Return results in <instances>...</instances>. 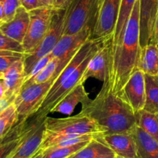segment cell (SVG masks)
<instances>
[{
	"instance_id": "obj_35",
	"label": "cell",
	"mask_w": 158,
	"mask_h": 158,
	"mask_svg": "<svg viewBox=\"0 0 158 158\" xmlns=\"http://www.w3.org/2000/svg\"><path fill=\"white\" fill-rule=\"evenodd\" d=\"M15 99H7V98H3L2 100H0V113L3 111L6 108H7L10 104L14 102Z\"/></svg>"
},
{
	"instance_id": "obj_25",
	"label": "cell",
	"mask_w": 158,
	"mask_h": 158,
	"mask_svg": "<svg viewBox=\"0 0 158 158\" xmlns=\"http://www.w3.org/2000/svg\"><path fill=\"white\" fill-rule=\"evenodd\" d=\"M146 102L143 109L158 113V76L144 74Z\"/></svg>"
},
{
	"instance_id": "obj_28",
	"label": "cell",
	"mask_w": 158,
	"mask_h": 158,
	"mask_svg": "<svg viewBox=\"0 0 158 158\" xmlns=\"http://www.w3.org/2000/svg\"><path fill=\"white\" fill-rule=\"evenodd\" d=\"M24 57L25 54L21 53L0 50V72L4 73L11 65Z\"/></svg>"
},
{
	"instance_id": "obj_22",
	"label": "cell",
	"mask_w": 158,
	"mask_h": 158,
	"mask_svg": "<svg viewBox=\"0 0 158 158\" xmlns=\"http://www.w3.org/2000/svg\"><path fill=\"white\" fill-rule=\"evenodd\" d=\"M136 2L137 0H121L115 30L112 37L113 49H114L122 41L128 20L131 17Z\"/></svg>"
},
{
	"instance_id": "obj_11",
	"label": "cell",
	"mask_w": 158,
	"mask_h": 158,
	"mask_svg": "<svg viewBox=\"0 0 158 158\" xmlns=\"http://www.w3.org/2000/svg\"><path fill=\"white\" fill-rule=\"evenodd\" d=\"M117 95L132 108L134 113L143 109L146 102V88L143 72L139 69L135 71Z\"/></svg>"
},
{
	"instance_id": "obj_15",
	"label": "cell",
	"mask_w": 158,
	"mask_h": 158,
	"mask_svg": "<svg viewBox=\"0 0 158 158\" xmlns=\"http://www.w3.org/2000/svg\"><path fill=\"white\" fill-rule=\"evenodd\" d=\"M23 59L17 60L3 73L5 97L7 99H15L26 81Z\"/></svg>"
},
{
	"instance_id": "obj_23",
	"label": "cell",
	"mask_w": 158,
	"mask_h": 158,
	"mask_svg": "<svg viewBox=\"0 0 158 158\" xmlns=\"http://www.w3.org/2000/svg\"><path fill=\"white\" fill-rule=\"evenodd\" d=\"M89 141H84L70 147H51L43 150H38L31 158H68L85 147Z\"/></svg>"
},
{
	"instance_id": "obj_36",
	"label": "cell",
	"mask_w": 158,
	"mask_h": 158,
	"mask_svg": "<svg viewBox=\"0 0 158 158\" xmlns=\"http://www.w3.org/2000/svg\"><path fill=\"white\" fill-rule=\"evenodd\" d=\"M5 98V87L2 80L0 81V100Z\"/></svg>"
},
{
	"instance_id": "obj_31",
	"label": "cell",
	"mask_w": 158,
	"mask_h": 158,
	"mask_svg": "<svg viewBox=\"0 0 158 158\" xmlns=\"http://www.w3.org/2000/svg\"><path fill=\"white\" fill-rule=\"evenodd\" d=\"M52 58H53V56H52V54H48V55L45 56V57H43V58L40 59V60H39V61L37 62L35 65H34V67L32 68V71H30V73L29 74V75L26 77V81L28 80V79L31 78V77H32L33 76H35L36 74H38L40 71H41L42 70H43V68L46 67V65L47 64L49 63V62L50 61Z\"/></svg>"
},
{
	"instance_id": "obj_9",
	"label": "cell",
	"mask_w": 158,
	"mask_h": 158,
	"mask_svg": "<svg viewBox=\"0 0 158 158\" xmlns=\"http://www.w3.org/2000/svg\"><path fill=\"white\" fill-rule=\"evenodd\" d=\"M45 118L31 116L24 135L9 158H31L40 149L45 134Z\"/></svg>"
},
{
	"instance_id": "obj_30",
	"label": "cell",
	"mask_w": 158,
	"mask_h": 158,
	"mask_svg": "<svg viewBox=\"0 0 158 158\" xmlns=\"http://www.w3.org/2000/svg\"><path fill=\"white\" fill-rule=\"evenodd\" d=\"M4 13L5 23L12 20L16 11L21 6L19 0H0Z\"/></svg>"
},
{
	"instance_id": "obj_18",
	"label": "cell",
	"mask_w": 158,
	"mask_h": 158,
	"mask_svg": "<svg viewBox=\"0 0 158 158\" xmlns=\"http://www.w3.org/2000/svg\"><path fill=\"white\" fill-rule=\"evenodd\" d=\"M29 119H19L18 123L0 139V158H9L16 149L26 131Z\"/></svg>"
},
{
	"instance_id": "obj_20",
	"label": "cell",
	"mask_w": 158,
	"mask_h": 158,
	"mask_svg": "<svg viewBox=\"0 0 158 158\" xmlns=\"http://www.w3.org/2000/svg\"><path fill=\"white\" fill-rule=\"evenodd\" d=\"M117 155L98 136L68 158H114Z\"/></svg>"
},
{
	"instance_id": "obj_17",
	"label": "cell",
	"mask_w": 158,
	"mask_h": 158,
	"mask_svg": "<svg viewBox=\"0 0 158 158\" xmlns=\"http://www.w3.org/2000/svg\"><path fill=\"white\" fill-rule=\"evenodd\" d=\"M89 94L85 90L83 84L81 83L68 93L55 107L52 109V112H60L62 114L70 116L73 112L76 106L79 103L82 105L86 103L89 100Z\"/></svg>"
},
{
	"instance_id": "obj_19",
	"label": "cell",
	"mask_w": 158,
	"mask_h": 158,
	"mask_svg": "<svg viewBox=\"0 0 158 158\" xmlns=\"http://www.w3.org/2000/svg\"><path fill=\"white\" fill-rule=\"evenodd\" d=\"M132 133L137 147V158H158V142L136 125Z\"/></svg>"
},
{
	"instance_id": "obj_6",
	"label": "cell",
	"mask_w": 158,
	"mask_h": 158,
	"mask_svg": "<svg viewBox=\"0 0 158 158\" xmlns=\"http://www.w3.org/2000/svg\"><path fill=\"white\" fill-rule=\"evenodd\" d=\"M65 18H66V9H55L51 20L50 26L46 35L33 53L29 55H25L23 62H24V69L26 77L32 71L34 65L40 59L52 53L59 40L63 37Z\"/></svg>"
},
{
	"instance_id": "obj_8",
	"label": "cell",
	"mask_w": 158,
	"mask_h": 158,
	"mask_svg": "<svg viewBox=\"0 0 158 158\" xmlns=\"http://www.w3.org/2000/svg\"><path fill=\"white\" fill-rule=\"evenodd\" d=\"M55 9L53 7L38 8L29 11V25L23 40L25 55L34 52L48 33Z\"/></svg>"
},
{
	"instance_id": "obj_33",
	"label": "cell",
	"mask_w": 158,
	"mask_h": 158,
	"mask_svg": "<svg viewBox=\"0 0 158 158\" xmlns=\"http://www.w3.org/2000/svg\"><path fill=\"white\" fill-rule=\"evenodd\" d=\"M72 1L73 0H53L52 7L57 9H66Z\"/></svg>"
},
{
	"instance_id": "obj_12",
	"label": "cell",
	"mask_w": 158,
	"mask_h": 158,
	"mask_svg": "<svg viewBox=\"0 0 158 158\" xmlns=\"http://www.w3.org/2000/svg\"><path fill=\"white\" fill-rule=\"evenodd\" d=\"M140 47L151 43L158 12V0H139Z\"/></svg>"
},
{
	"instance_id": "obj_14",
	"label": "cell",
	"mask_w": 158,
	"mask_h": 158,
	"mask_svg": "<svg viewBox=\"0 0 158 158\" xmlns=\"http://www.w3.org/2000/svg\"><path fill=\"white\" fill-rule=\"evenodd\" d=\"M98 136L117 156L124 158H137V147L132 133Z\"/></svg>"
},
{
	"instance_id": "obj_5",
	"label": "cell",
	"mask_w": 158,
	"mask_h": 158,
	"mask_svg": "<svg viewBox=\"0 0 158 158\" xmlns=\"http://www.w3.org/2000/svg\"><path fill=\"white\" fill-rule=\"evenodd\" d=\"M84 135L103 136V132L92 119L81 113L66 118L46 116L45 119L44 137Z\"/></svg>"
},
{
	"instance_id": "obj_4",
	"label": "cell",
	"mask_w": 158,
	"mask_h": 158,
	"mask_svg": "<svg viewBox=\"0 0 158 158\" xmlns=\"http://www.w3.org/2000/svg\"><path fill=\"white\" fill-rule=\"evenodd\" d=\"M76 53L77 52H74L73 54L72 53L64 58L61 59L57 71L49 81L35 85H23L13 102L19 119H29L36 112L52 85H53L57 76L75 55Z\"/></svg>"
},
{
	"instance_id": "obj_2",
	"label": "cell",
	"mask_w": 158,
	"mask_h": 158,
	"mask_svg": "<svg viewBox=\"0 0 158 158\" xmlns=\"http://www.w3.org/2000/svg\"><path fill=\"white\" fill-rule=\"evenodd\" d=\"M140 2L137 0L128 20L122 41L113 49L109 79L110 91L118 94L131 76L137 71L140 55Z\"/></svg>"
},
{
	"instance_id": "obj_34",
	"label": "cell",
	"mask_w": 158,
	"mask_h": 158,
	"mask_svg": "<svg viewBox=\"0 0 158 158\" xmlns=\"http://www.w3.org/2000/svg\"><path fill=\"white\" fill-rule=\"evenodd\" d=\"M151 43L158 44V12L157 14V17H156L155 23H154V31H153V37Z\"/></svg>"
},
{
	"instance_id": "obj_32",
	"label": "cell",
	"mask_w": 158,
	"mask_h": 158,
	"mask_svg": "<svg viewBox=\"0 0 158 158\" xmlns=\"http://www.w3.org/2000/svg\"><path fill=\"white\" fill-rule=\"evenodd\" d=\"M21 6L24 7L28 12L38 8L44 7L41 0H19Z\"/></svg>"
},
{
	"instance_id": "obj_24",
	"label": "cell",
	"mask_w": 158,
	"mask_h": 158,
	"mask_svg": "<svg viewBox=\"0 0 158 158\" xmlns=\"http://www.w3.org/2000/svg\"><path fill=\"white\" fill-rule=\"evenodd\" d=\"M136 125L158 142V113L142 109L135 113Z\"/></svg>"
},
{
	"instance_id": "obj_29",
	"label": "cell",
	"mask_w": 158,
	"mask_h": 158,
	"mask_svg": "<svg viewBox=\"0 0 158 158\" xmlns=\"http://www.w3.org/2000/svg\"><path fill=\"white\" fill-rule=\"evenodd\" d=\"M0 50L12 51L25 54L24 49L21 43L9 38L0 31Z\"/></svg>"
},
{
	"instance_id": "obj_10",
	"label": "cell",
	"mask_w": 158,
	"mask_h": 158,
	"mask_svg": "<svg viewBox=\"0 0 158 158\" xmlns=\"http://www.w3.org/2000/svg\"><path fill=\"white\" fill-rule=\"evenodd\" d=\"M112 37H108L88 64L83 74L82 82L84 83L89 77H94L106 82L109 79L112 62Z\"/></svg>"
},
{
	"instance_id": "obj_39",
	"label": "cell",
	"mask_w": 158,
	"mask_h": 158,
	"mask_svg": "<svg viewBox=\"0 0 158 158\" xmlns=\"http://www.w3.org/2000/svg\"><path fill=\"white\" fill-rule=\"evenodd\" d=\"M114 158H124V157H122V156H114Z\"/></svg>"
},
{
	"instance_id": "obj_21",
	"label": "cell",
	"mask_w": 158,
	"mask_h": 158,
	"mask_svg": "<svg viewBox=\"0 0 158 158\" xmlns=\"http://www.w3.org/2000/svg\"><path fill=\"white\" fill-rule=\"evenodd\" d=\"M137 68L144 74L158 76V47L156 43H148L140 47Z\"/></svg>"
},
{
	"instance_id": "obj_16",
	"label": "cell",
	"mask_w": 158,
	"mask_h": 158,
	"mask_svg": "<svg viewBox=\"0 0 158 158\" xmlns=\"http://www.w3.org/2000/svg\"><path fill=\"white\" fill-rule=\"evenodd\" d=\"M29 25V13L24 7L20 6L15 16L0 27V31L9 38L23 43Z\"/></svg>"
},
{
	"instance_id": "obj_40",
	"label": "cell",
	"mask_w": 158,
	"mask_h": 158,
	"mask_svg": "<svg viewBox=\"0 0 158 158\" xmlns=\"http://www.w3.org/2000/svg\"><path fill=\"white\" fill-rule=\"evenodd\" d=\"M157 47H158V44H157Z\"/></svg>"
},
{
	"instance_id": "obj_38",
	"label": "cell",
	"mask_w": 158,
	"mask_h": 158,
	"mask_svg": "<svg viewBox=\"0 0 158 158\" xmlns=\"http://www.w3.org/2000/svg\"><path fill=\"white\" fill-rule=\"evenodd\" d=\"M43 6L46 7H52L53 6V0H41Z\"/></svg>"
},
{
	"instance_id": "obj_13",
	"label": "cell",
	"mask_w": 158,
	"mask_h": 158,
	"mask_svg": "<svg viewBox=\"0 0 158 158\" xmlns=\"http://www.w3.org/2000/svg\"><path fill=\"white\" fill-rule=\"evenodd\" d=\"M93 26H85L80 32L72 35L63 36L59 40L51 54L53 57L63 58L73 51L77 50L84 44L89 38L92 37Z\"/></svg>"
},
{
	"instance_id": "obj_3",
	"label": "cell",
	"mask_w": 158,
	"mask_h": 158,
	"mask_svg": "<svg viewBox=\"0 0 158 158\" xmlns=\"http://www.w3.org/2000/svg\"><path fill=\"white\" fill-rule=\"evenodd\" d=\"M106 38H89L57 76L40 108L33 116L45 118L52 108L74 88L82 82L88 64L104 43Z\"/></svg>"
},
{
	"instance_id": "obj_1",
	"label": "cell",
	"mask_w": 158,
	"mask_h": 158,
	"mask_svg": "<svg viewBox=\"0 0 158 158\" xmlns=\"http://www.w3.org/2000/svg\"><path fill=\"white\" fill-rule=\"evenodd\" d=\"M80 113L88 116L97 124L104 135L131 133L136 126L135 113L117 94L103 83L94 99L82 105Z\"/></svg>"
},
{
	"instance_id": "obj_37",
	"label": "cell",
	"mask_w": 158,
	"mask_h": 158,
	"mask_svg": "<svg viewBox=\"0 0 158 158\" xmlns=\"http://www.w3.org/2000/svg\"><path fill=\"white\" fill-rule=\"evenodd\" d=\"M5 23V20H4V13H3V9L1 3H0V27L2 26Z\"/></svg>"
},
{
	"instance_id": "obj_7",
	"label": "cell",
	"mask_w": 158,
	"mask_h": 158,
	"mask_svg": "<svg viewBox=\"0 0 158 158\" xmlns=\"http://www.w3.org/2000/svg\"><path fill=\"white\" fill-rule=\"evenodd\" d=\"M99 0H73L66 9L63 36L80 32L86 26L94 28Z\"/></svg>"
},
{
	"instance_id": "obj_27",
	"label": "cell",
	"mask_w": 158,
	"mask_h": 158,
	"mask_svg": "<svg viewBox=\"0 0 158 158\" xmlns=\"http://www.w3.org/2000/svg\"><path fill=\"white\" fill-rule=\"evenodd\" d=\"M60 61H61V59L53 57L41 71H40L38 74H36L31 78L25 81L23 85H35V84L43 83V82L49 81V79L53 77L54 74L57 71Z\"/></svg>"
},
{
	"instance_id": "obj_26",
	"label": "cell",
	"mask_w": 158,
	"mask_h": 158,
	"mask_svg": "<svg viewBox=\"0 0 158 158\" xmlns=\"http://www.w3.org/2000/svg\"><path fill=\"white\" fill-rule=\"evenodd\" d=\"M19 121L16 108L12 102L0 113V139L6 136Z\"/></svg>"
}]
</instances>
